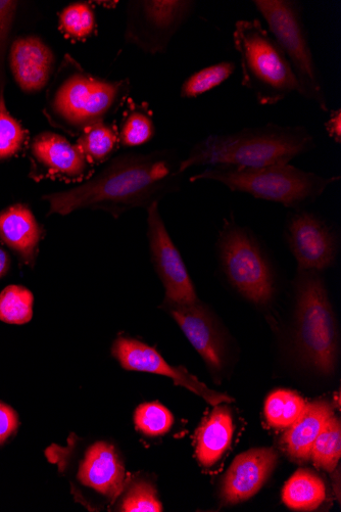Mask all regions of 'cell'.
Returning <instances> with one entry per match:
<instances>
[{
    "label": "cell",
    "mask_w": 341,
    "mask_h": 512,
    "mask_svg": "<svg viewBox=\"0 0 341 512\" xmlns=\"http://www.w3.org/2000/svg\"><path fill=\"white\" fill-rule=\"evenodd\" d=\"M18 4L17 2H9V0H0V110H7L4 95L5 59Z\"/></svg>",
    "instance_id": "obj_31"
},
{
    "label": "cell",
    "mask_w": 341,
    "mask_h": 512,
    "mask_svg": "<svg viewBox=\"0 0 341 512\" xmlns=\"http://www.w3.org/2000/svg\"><path fill=\"white\" fill-rule=\"evenodd\" d=\"M305 406V400L297 393L275 391L265 403L266 420L272 428L288 429L298 420Z\"/></svg>",
    "instance_id": "obj_24"
},
{
    "label": "cell",
    "mask_w": 341,
    "mask_h": 512,
    "mask_svg": "<svg viewBox=\"0 0 341 512\" xmlns=\"http://www.w3.org/2000/svg\"><path fill=\"white\" fill-rule=\"evenodd\" d=\"M31 177L61 179L68 182L83 180L90 163L76 145L58 133L45 131L38 134L31 143Z\"/></svg>",
    "instance_id": "obj_14"
},
{
    "label": "cell",
    "mask_w": 341,
    "mask_h": 512,
    "mask_svg": "<svg viewBox=\"0 0 341 512\" xmlns=\"http://www.w3.org/2000/svg\"><path fill=\"white\" fill-rule=\"evenodd\" d=\"M285 235L300 270L320 272L335 263L338 249L335 232L319 215L307 211L292 214Z\"/></svg>",
    "instance_id": "obj_11"
},
{
    "label": "cell",
    "mask_w": 341,
    "mask_h": 512,
    "mask_svg": "<svg viewBox=\"0 0 341 512\" xmlns=\"http://www.w3.org/2000/svg\"><path fill=\"white\" fill-rule=\"evenodd\" d=\"M135 424L137 429L145 435L161 436L171 429L173 416L160 403H145L136 409Z\"/></svg>",
    "instance_id": "obj_29"
},
{
    "label": "cell",
    "mask_w": 341,
    "mask_h": 512,
    "mask_svg": "<svg viewBox=\"0 0 341 512\" xmlns=\"http://www.w3.org/2000/svg\"><path fill=\"white\" fill-rule=\"evenodd\" d=\"M27 131L10 115L0 110V162L14 157L23 147Z\"/></svg>",
    "instance_id": "obj_30"
},
{
    "label": "cell",
    "mask_w": 341,
    "mask_h": 512,
    "mask_svg": "<svg viewBox=\"0 0 341 512\" xmlns=\"http://www.w3.org/2000/svg\"><path fill=\"white\" fill-rule=\"evenodd\" d=\"M235 69L234 62L224 61L194 72L183 82L180 88V97L196 99L205 95L227 81Z\"/></svg>",
    "instance_id": "obj_25"
},
{
    "label": "cell",
    "mask_w": 341,
    "mask_h": 512,
    "mask_svg": "<svg viewBox=\"0 0 341 512\" xmlns=\"http://www.w3.org/2000/svg\"><path fill=\"white\" fill-rule=\"evenodd\" d=\"M339 179V176L323 177L289 164H277L247 169L210 167L192 176L190 181L213 180L232 192L300 209L317 200Z\"/></svg>",
    "instance_id": "obj_4"
},
{
    "label": "cell",
    "mask_w": 341,
    "mask_h": 512,
    "mask_svg": "<svg viewBox=\"0 0 341 512\" xmlns=\"http://www.w3.org/2000/svg\"><path fill=\"white\" fill-rule=\"evenodd\" d=\"M146 210L152 261L166 290L164 305H185L200 301L181 254L161 216L159 202H154Z\"/></svg>",
    "instance_id": "obj_10"
},
{
    "label": "cell",
    "mask_w": 341,
    "mask_h": 512,
    "mask_svg": "<svg viewBox=\"0 0 341 512\" xmlns=\"http://www.w3.org/2000/svg\"><path fill=\"white\" fill-rule=\"evenodd\" d=\"M118 133L119 143L125 148H136L150 143L156 135L152 113L141 106L129 109Z\"/></svg>",
    "instance_id": "obj_23"
},
{
    "label": "cell",
    "mask_w": 341,
    "mask_h": 512,
    "mask_svg": "<svg viewBox=\"0 0 341 512\" xmlns=\"http://www.w3.org/2000/svg\"><path fill=\"white\" fill-rule=\"evenodd\" d=\"M121 511L124 512H161L163 506L157 498L155 488L146 482L134 484L123 499Z\"/></svg>",
    "instance_id": "obj_32"
},
{
    "label": "cell",
    "mask_w": 341,
    "mask_h": 512,
    "mask_svg": "<svg viewBox=\"0 0 341 512\" xmlns=\"http://www.w3.org/2000/svg\"><path fill=\"white\" fill-rule=\"evenodd\" d=\"M119 144L117 129L105 121L85 129L79 135L76 146L91 165L107 161Z\"/></svg>",
    "instance_id": "obj_22"
},
{
    "label": "cell",
    "mask_w": 341,
    "mask_h": 512,
    "mask_svg": "<svg viewBox=\"0 0 341 512\" xmlns=\"http://www.w3.org/2000/svg\"><path fill=\"white\" fill-rule=\"evenodd\" d=\"M164 306L211 372L221 374L227 359L226 339L212 312L200 301Z\"/></svg>",
    "instance_id": "obj_13"
},
{
    "label": "cell",
    "mask_w": 341,
    "mask_h": 512,
    "mask_svg": "<svg viewBox=\"0 0 341 512\" xmlns=\"http://www.w3.org/2000/svg\"><path fill=\"white\" fill-rule=\"evenodd\" d=\"M60 29L73 40H83L92 35L96 28L93 9L86 3H75L60 14Z\"/></svg>",
    "instance_id": "obj_28"
},
{
    "label": "cell",
    "mask_w": 341,
    "mask_h": 512,
    "mask_svg": "<svg viewBox=\"0 0 341 512\" xmlns=\"http://www.w3.org/2000/svg\"><path fill=\"white\" fill-rule=\"evenodd\" d=\"M233 42L239 56L242 86L253 93L258 104L274 106L292 93H300L287 59L260 21H237Z\"/></svg>",
    "instance_id": "obj_5"
},
{
    "label": "cell",
    "mask_w": 341,
    "mask_h": 512,
    "mask_svg": "<svg viewBox=\"0 0 341 512\" xmlns=\"http://www.w3.org/2000/svg\"><path fill=\"white\" fill-rule=\"evenodd\" d=\"M33 294L21 286L7 287L0 293V320L22 325L33 317Z\"/></svg>",
    "instance_id": "obj_27"
},
{
    "label": "cell",
    "mask_w": 341,
    "mask_h": 512,
    "mask_svg": "<svg viewBox=\"0 0 341 512\" xmlns=\"http://www.w3.org/2000/svg\"><path fill=\"white\" fill-rule=\"evenodd\" d=\"M11 268V258L9 254L0 248V278L6 276Z\"/></svg>",
    "instance_id": "obj_35"
},
{
    "label": "cell",
    "mask_w": 341,
    "mask_h": 512,
    "mask_svg": "<svg viewBox=\"0 0 341 512\" xmlns=\"http://www.w3.org/2000/svg\"><path fill=\"white\" fill-rule=\"evenodd\" d=\"M112 354L124 369L168 377L175 385L198 394L213 406L233 401L229 396L209 389L185 368L170 365L156 349L135 339L118 338Z\"/></svg>",
    "instance_id": "obj_12"
},
{
    "label": "cell",
    "mask_w": 341,
    "mask_h": 512,
    "mask_svg": "<svg viewBox=\"0 0 341 512\" xmlns=\"http://www.w3.org/2000/svg\"><path fill=\"white\" fill-rule=\"evenodd\" d=\"M331 416L333 408L328 402L306 404L298 420L288 428L283 437V446L288 456L298 461L311 459L314 442Z\"/></svg>",
    "instance_id": "obj_19"
},
{
    "label": "cell",
    "mask_w": 341,
    "mask_h": 512,
    "mask_svg": "<svg viewBox=\"0 0 341 512\" xmlns=\"http://www.w3.org/2000/svg\"><path fill=\"white\" fill-rule=\"evenodd\" d=\"M220 264L229 283L245 299L268 305L274 296V272L252 232L225 220L218 240Z\"/></svg>",
    "instance_id": "obj_8"
},
{
    "label": "cell",
    "mask_w": 341,
    "mask_h": 512,
    "mask_svg": "<svg viewBox=\"0 0 341 512\" xmlns=\"http://www.w3.org/2000/svg\"><path fill=\"white\" fill-rule=\"evenodd\" d=\"M42 237L43 229L28 206L16 204L0 212V241L25 265L34 266Z\"/></svg>",
    "instance_id": "obj_17"
},
{
    "label": "cell",
    "mask_w": 341,
    "mask_h": 512,
    "mask_svg": "<svg viewBox=\"0 0 341 512\" xmlns=\"http://www.w3.org/2000/svg\"><path fill=\"white\" fill-rule=\"evenodd\" d=\"M341 456V425L334 415L331 416L314 442L311 458L316 467L333 472Z\"/></svg>",
    "instance_id": "obj_26"
},
{
    "label": "cell",
    "mask_w": 341,
    "mask_h": 512,
    "mask_svg": "<svg viewBox=\"0 0 341 512\" xmlns=\"http://www.w3.org/2000/svg\"><path fill=\"white\" fill-rule=\"evenodd\" d=\"M325 130L332 141L341 144V110H333L324 124Z\"/></svg>",
    "instance_id": "obj_34"
},
{
    "label": "cell",
    "mask_w": 341,
    "mask_h": 512,
    "mask_svg": "<svg viewBox=\"0 0 341 512\" xmlns=\"http://www.w3.org/2000/svg\"><path fill=\"white\" fill-rule=\"evenodd\" d=\"M130 91L129 79L111 81L93 76L66 55L48 87L44 115L54 127L80 135L116 114Z\"/></svg>",
    "instance_id": "obj_3"
},
{
    "label": "cell",
    "mask_w": 341,
    "mask_h": 512,
    "mask_svg": "<svg viewBox=\"0 0 341 512\" xmlns=\"http://www.w3.org/2000/svg\"><path fill=\"white\" fill-rule=\"evenodd\" d=\"M233 423L227 407H216L197 432V457L206 468L212 467L231 444Z\"/></svg>",
    "instance_id": "obj_20"
},
{
    "label": "cell",
    "mask_w": 341,
    "mask_h": 512,
    "mask_svg": "<svg viewBox=\"0 0 341 512\" xmlns=\"http://www.w3.org/2000/svg\"><path fill=\"white\" fill-rule=\"evenodd\" d=\"M56 65L55 53L38 36L19 37L11 46V71L25 93H37L50 84Z\"/></svg>",
    "instance_id": "obj_16"
},
{
    "label": "cell",
    "mask_w": 341,
    "mask_h": 512,
    "mask_svg": "<svg viewBox=\"0 0 341 512\" xmlns=\"http://www.w3.org/2000/svg\"><path fill=\"white\" fill-rule=\"evenodd\" d=\"M190 0H136L127 5L125 41L150 56L167 52L173 37L192 16Z\"/></svg>",
    "instance_id": "obj_9"
},
{
    "label": "cell",
    "mask_w": 341,
    "mask_h": 512,
    "mask_svg": "<svg viewBox=\"0 0 341 512\" xmlns=\"http://www.w3.org/2000/svg\"><path fill=\"white\" fill-rule=\"evenodd\" d=\"M295 331L300 358L319 374L332 375L338 357L337 323L319 272L300 270Z\"/></svg>",
    "instance_id": "obj_6"
},
{
    "label": "cell",
    "mask_w": 341,
    "mask_h": 512,
    "mask_svg": "<svg viewBox=\"0 0 341 512\" xmlns=\"http://www.w3.org/2000/svg\"><path fill=\"white\" fill-rule=\"evenodd\" d=\"M181 160L171 151L127 153L113 159L99 174L74 188L45 195L48 215L67 216L79 210H101L118 218L148 208L179 190Z\"/></svg>",
    "instance_id": "obj_1"
},
{
    "label": "cell",
    "mask_w": 341,
    "mask_h": 512,
    "mask_svg": "<svg viewBox=\"0 0 341 512\" xmlns=\"http://www.w3.org/2000/svg\"><path fill=\"white\" fill-rule=\"evenodd\" d=\"M326 498L323 481L314 473L300 470L285 484L282 499L290 509L313 511Z\"/></svg>",
    "instance_id": "obj_21"
},
{
    "label": "cell",
    "mask_w": 341,
    "mask_h": 512,
    "mask_svg": "<svg viewBox=\"0 0 341 512\" xmlns=\"http://www.w3.org/2000/svg\"><path fill=\"white\" fill-rule=\"evenodd\" d=\"M17 413L8 405L0 403V444L5 443L18 429Z\"/></svg>",
    "instance_id": "obj_33"
},
{
    "label": "cell",
    "mask_w": 341,
    "mask_h": 512,
    "mask_svg": "<svg viewBox=\"0 0 341 512\" xmlns=\"http://www.w3.org/2000/svg\"><path fill=\"white\" fill-rule=\"evenodd\" d=\"M314 148V136L306 127L269 123L206 137L181 160L180 172L199 166L247 169L289 164Z\"/></svg>",
    "instance_id": "obj_2"
},
{
    "label": "cell",
    "mask_w": 341,
    "mask_h": 512,
    "mask_svg": "<svg viewBox=\"0 0 341 512\" xmlns=\"http://www.w3.org/2000/svg\"><path fill=\"white\" fill-rule=\"evenodd\" d=\"M78 478L85 486L116 499L124 488L125 470L113 446L97 443L87 451Z\"/></svg>",
    "instance_id": "obj_18"
},
{
    "label": "cell",
    "mask_w": 341,
    "mask_h": 512,
    "mask_svg": "<svg viewBox=\"0 0 341 512\" xmlns=\"http://www.w3.org/2000/svg\"><path fill=\"white\" fill-rule=\"evenodd\" d=\"M253 5L294 72L299 95L327 112L328 101L311 50L302 4L294 0H255Z\"/></svg>",
    "instance_id": "obj_7"
},
{
    "label": "cell",
    "mask_w": 341,
    "mask_h": 512,
    "mask_svg": "<svg viewBox=\"0 0 341 512\" xmlns=\"http://www.w3.org/2000/svg\"><path fill=\"white\" fill-rule=\"evenodd\" d=\"M278 454L272 448L252 449L238 455L222 485L224 504H237L255 496L276 468Z\"/></svg>",
    "instance_id": "obj_15"
}]
</instances>
